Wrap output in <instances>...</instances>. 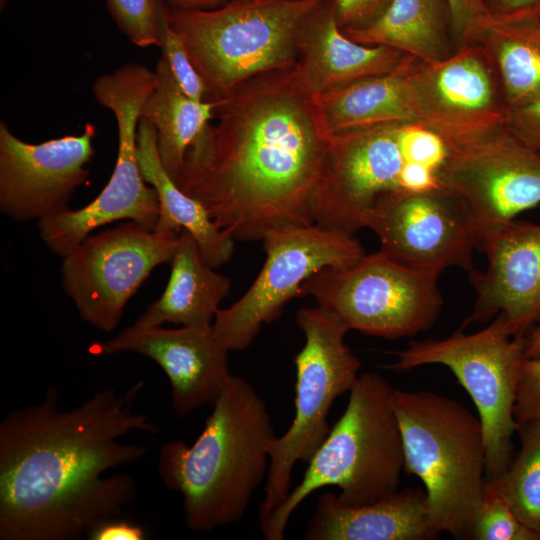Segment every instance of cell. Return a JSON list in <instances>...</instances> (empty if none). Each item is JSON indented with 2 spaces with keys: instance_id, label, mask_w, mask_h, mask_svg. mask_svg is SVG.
Wrapping results in <instances>:
<instances>
[{
  "instance_id": "1",
  "label": "cell",
  "mask_w": 540,
  "mask_h": 540,
  "mask_svg": "<svg viewBox=\"0 0 540 540\" xmlns=\"http://www.w3.org/2000/svg\"><path fill=\"white\" fill-rule=\"evenodd\" d=\"M215 122L190 147L177 184L235 241L314 224L331 135L291 68L215 98Z\"/></svg>"
},
{
  "instance_id": "2",
  "label": "cell",
  "mask_w": 540,
  "mask_h": 540,
  "mask_svg": "<svg viewBox=\"0 0 540 540\" xmlns=\"http://www.w3.org/2000/svg\"><path fill=\"white\" fill-rule=\"evenodd\" d=\"M143 381L125 392H96L70 410L50 388L41 403L11 411L0 424V539L71 540L118 516L133 503L126 474L103 476L140 460L147 447L121 443L132 431L157 434L133 410Z\"/></svg>"
},
{
  "instance_id": "3",
  "label": "cell",
  "mask_w": 540,
  "mask_h": 540,
  "mask_svg": "<svg viewBox=\"0 0 540 540\" xmlns=\"http://www.w3.org/2000/svg\"><path fill=\"white\" fill-rule=\"evenodd\" d=\"M266 404L244 378L233 375L192 445L160 448L164 485L183 496L184 518L195 532L239 522L267 477L275 438Z\"/></svg>"
},
{
  "instance_id": "4",
  "label": "cell",
  "mask_w": 540,
  "mask_h": 540,
  "mask_svg": "<svg viewBox=\"0 0 540 540\" xmlns=\"http://www.w3.org/2000/svg\"><path fill=\"white\" fill-rule=\"evenodd\" d=\"M393 390L378 373L359 375L344 413L308 462L300 483L259 523L265 539L282 540L294 510L322 487L337 486L336 498L347 506L373 503L398 491L404 449Z\"/></svg>"
},
{
  "instance_id": "5",
  "label": "cell",
  "mask_w": 540,
  "mask_h": 540,
  "mask_svg": "<svg viewBox=\"0 0 540 540\" xmlns=\"http://www.w3.org/2000/svg\"><path fill=\"white\" fill-rule=\"evenodd\" d=\"M391 401L402 434L404 472L423 482L435 528L471 539L486 484L479 417L431 391L394 388Z\"/></svg>"
},
{
  "instance_id": "6",
  "label": "cell",
  "mask_w": 540,
  "mask_h": 540,
  "mask_svg": "<svg viewBox=\"0 0 540 540\" xmlns=\"http://www.w3.org/2000/svg\"><path fill=\"white\" fill-rule=\"evenodd\" d=\"M326 0H230L214 9H172L168 21L211 99L260 74L292 68L302 30Z\"/></svg>"
},
{
  "instance_id": "7",
  "label": "cell",
  "mask_w": 540,
  "mask_h": 540,
  "mask_svg": "<svg viewBox=\"0 0 540 540\" xmlns=\"http://www.w3.org/2000/svg\"><path fill=\"white\" fill-rule=\"evenodd\" d=\"M295 319L305 337L294 359L295 416L288 430L271 442L259 523L288 497L296 462L308 463L327 438L331 405L350 391L361 366L344 342L349 328L336 314L317 305L299 309Z\"/></svg>"
},
{
  "instance_id": "8",
  "label": "cell",
  "mask_w": 540,
  "mask_h": 540,
  "mask_svg": "<svg viewBox=\"0 0 540 540\" xmlns=\"http://www.w3.org/2000/svg\"><path fill=\"white\" fill-rule=\"evenodd\" d=\"M155 71L127 63L98 76L92 84L95 100L110 110L117 126L118 150L112 175L99 195L79 209H67L37 223L46 247L64 257L96 229L131 220L154 230L159 217L155 189L143 178L137 156V132L142 106L156 85Z\"/></svg>"
},
{
  "instance_id": "9",
  "label": "cell",
  "mask_w": 540,
  "mask_h": 540,
  "mask_svg": "<svg viewBox=\"0 0 540 540\" xmlns=\"http://www.w3.org/2000/svg\"><path fill=\"white\" fill-rule=\"evenodd\" d=\"M525 336L513 337L502 313L480 331L461 330L445 339L412 341L393 352L395 371L427 365L448 367L473 400L485 439V479L490 481L507 468L513 450L516 392L525 360Z\"/></svg>"
},
{
  "instance_id": "10",
  "label": "cell",
  "mask_w": 540,
  "mask_h": 540,
  "mask_svg": "<svg viewBox=\"0 0 540 540\" xmlns=\"http://www.w3.org/2000/svg\"><path fill=\"white\" fill-rule=\"evenodd\" d=\"M441 273L405 264L379 250L350 267L315 273L303 283L300 296H312L349 330L395 340L435 323L442 306Z\"/></svg>"
},
{
  "instance_id": "11",
  "label": "cell",
  "mask_w": 540,
  "mask_h": 540,
  "mask_svg": "<svg viewBox=\"0 0 540 540\" xmlns=\"http://www.w3.org/2000/svg\"><path fill=\"white\" fill-rule=\"evenodd\" d=\"M262 242L266 259L256 279L230 307L219 309L212 323L229 352L246 349L315 273L350 267L366 254L352 234L316 223L272 230Z\"/></svg>"
},
{
  "instance_id": "12",
  "label": "cell",
  "mask_w": 540,
  "mask_h": 540,
  "mask_svg": "<svg viewBox=\"0 0 540 540\" xmlns=\"http://www.w3.org/2000/svg\"><path fill=\"white\" fill-rule=\"evenodd\" d=\"M178 237L125 220L82 240L62 257L60 267L62 287L80 318L103 332L113 331L153 269L169 264Z\"/></svg>"
},
{
  "instance_id": "13",
  "label": "cell",
  "mask_w": 540,
  "mask_h": 540,
  "mask_svg": "<svg viewBox=\"0 0 540 540\" xmlns=\"http://www.w3.org/2000/svg\"><path fill=\"white\" fill-rule=\"evenodd\" d=\"M439 187L469 208L478 235L540 204V152L505 124L447 142Z\"/></svg>"
},
{
  "instance_id": "14",
  "label": "cell",
  "mask_w": 540,
  "mask_h": 540,
  "mask_svg": "<svg viewBox=\"0 0 540 540\" xmlns=\"http://www.w3.org/2000/svg\"><path fill=\"white\" fill-rule=\"evenodd\" d=\"M402 124L331 136L327 168L312 201L316 224L353 235L367 228L382 199L400 190L401 172L407 163Z\"/></svg>"
},
{
  "instance_id": "15",
  "label": "cell",
  "mask_w": 540,
  "mask_h": 540,
  "mask_svg": "<svg viewBox=\"0 0 540 540\" xmlns=\"http://www.w3.org/2000/svg\"><path fill=\"white\" fill-rule=\"evenodd\" d=\"M413 122L450 142L505 124L508 107L492 59L476 42L446 58L417 60L408 74Z\"/></svg>"
},
{
  "instance_id": "16",
  "label": "cell",
  "mask_w": 540,
  "mask_h": 540,
  "mask_svg": "<svg viewBox=\"0 0 540 540\" xmlns=\"http://www.w3.org/2000/svg\"><path fill=\"white\" fill-rule=\"evenodd\" d=\"M367 228L377 235L381 251L405 264L439 271L473 269V216L458 196L442 187L391 193L376 205Z\"/></svg>"
},
{
  "instance_id": "17",
  "label": "cell",
  "mask_w": 540,
  "mask_h": 540,
  "mask_svg": "<svg viewBox=\"0 0 540 540\" xmlns=\"http://www.w3.org/2000/svg\"><path fill=\"white\" fill-rule=\"evenodd\" d=\"M96 127L32 144L0 122V211L19 222L40 221L69 207L87 180Z\"/></svg>"
},
{
  "instance_id": "18",
  "label": "cell",
  "mask_w": 540,
  "mask_h": 540,
  "mask_svg": "<svg viewBox=\"0 0 540 540\" xmlns=\"http://www.w3.org/2000/svg\"><path fill=\"white\" fill-rule=\"evenodd\" d=\"M476 248L487 258L483 272L470 271L476 301L464 326L502 313L513 337L540 323V224L508 220L482 231Z\"/></svg>"
},
{
  "instance_id": "19",
  "label": "cell",
  "mask_w": 540,
  "mask_h": 540,
  "mask_svg": "<svg viewBox=\"0 0 540 540\" xmlns=\"http://www.w3.org/2000/svg\"><path fill=\"white\" fill-rule=\"evenodd\" d=\"M124 352L141 354L157 363L171 386V405L183 418L203 405H213L229 384L228 350L212 324L137 328L133 325L95 345L102 356Z\"/></svg>"
},
{
  "instance_id": "20",
  "label": "cell",
  "mask_w": 540,
  "mask_h": 540,
  "mask_svg": "<svg viewBox=\"0 0 540 540\" xmlns=\"http://www.w3.org/2000/svg\"><path fill=\"white\" fill-rule=\"evenodd\" d=\"M406 54L357 43L341 30L333 0H326L307 20L291 68L300 86L315 96L393 71Z\"/></svg>"
},
{
  "instance_id": "21",
  "label": "cell",
  "mask_w": 540,
  "mask_h": 540,
  "mask_svg": "<svg viewBox=\"0 0 540 540\" xmlns=\"http://www.w3.org/2000/svg\"><path fill=\"white\" fill-rule=\"evenodd\" d=\"M428 505L427 493L407 487L360 506L321 495L308 521L306 540H430L440 537Z\"/></svg>"
},
{
  "instance_id": "22",
  "label": "cell",
  "mask_w": 540,
  "mask_h": 540,
  "mask_svg": "<svg viewBox=\"0 0 540 540\" xmlns=\"http://www.w3.org/2000/svg\"><path fill=\"white\" fill-rule=\"evenodd\" d=\"M170 275L162 295L133 324L137 328L173 323L180 326L212 324L231 280L209 266L195 239L181 231L169 262Z\"/></svg>"
},
{
  "instance_id": "23",
  "label": "cell",
  "mask_w": 540,
  "mask_h": 540,
  "mask_svg": "<svg viewBox=\"0 0 540 540\" xmlns=\"http://www.w3.org/2000/svg\"><path fill=\"white\" fill-rule=\"evenodd\" d=\"M137 156L144 180L158 196L159 217L154 230L187 231L196 241L204 261L214 269L230 261L235 240L221 230L204 205L184 192L164 169L158 154L154 127L140 119Z\"/></svg>"
},
{
  "instance_id": "24",
  "label": "cell",
  "mask_w": 540,
  "mask_h": 540,
  "mask_svg": "<svg viewBox=\"0 0 540 540\" xmlns=\"http://www.w3.org/2000/svg\"><path fill=\"white\" fill-rule=\"evenodd\" d=\"M464 42H476L489 54L508 109L540 96V10L491 12L472 28Z\"/></svg>"
},
{
  "instance_id": "25",
  "label": "cell",
  "mask_w": 540,
  "mask_h": 540,
  "mask_svg": "<svg viewBox=\"0 0 540 540\" xmlns=\"http://www.w3.org/2000/svg\"><path fill=\"white\" fill-rule=\"evenodd\" d=\"M417 61L405 55L391 72L313 96L327 132L413 122L408 74Z\"/></svg>"
},
{
  "instance_id": "26",
  "label": "cell",
  "mask_w": 540,
  "mask_h": 540,
  "mask_svg": "<svg viewBox=\"0 0 540 540\" xmlns=\"http://www.w3.org/2000/svg\"><path fill=\"white\" fill-rule=\"evenodd\" d=\"M448 22L445 0H390L368 25L341 30L357 43L387 46L429 63L450 55Z\"/></svg>"
},
{
  "instance_id": "27",
  "label": "cell",
  "mask_w": 540,
  "mask_h": 540,
  "mask_svg": "<svg viewBox=\"0 0 540 540\" xmlns=\"http://www.w3.org/2000/svg\"><path fill=\"white\" fill-rule=\"evenodd\" d=\"M154 71L156 85L142 106L140 119L154 127L160 161L177 182L190 147L215 118L217 100L188 97L162 57Z\"/></svg>"
},
{
  "instance_id": "28",
  "label": "cell",
  "mask_w": 540,
  "mask_h": 540,
  "mask_svg": "<svg viewBox=\"0 0 540 540\" xmlns=\"http://www.w3.org/2000/svg\"><path fill=\"white\" fill-rule=\"evenodd\" d=\"M520 449L505 471L486 481L499 492L513 512L540 536V420L517 424Z\"/></svg>"
},
{
  "instance_id": "29",
  "label": "cell",
  "mask_w": 540,
  "mask_h": 540,
  "mask_svg": "<svg viewBox=\"0 0 540 540\" xmlns=\"http://www.w3.org/2000/svg\"><path fill=\"white\" fill-rule=\"evenodd\" d=\"M108 11L119 30L141 48L159 46L162 0H105Z\"/></svg>"
},
{
  "instance_id": "30",
  "label": "cell",
  "mask_w": 540,
  "mask_h": 540,
  "mask_svg": "<svg viewBox=\"0 0 540 540\" xmlns=\"http://www.w3.org/2000/svg\"><path fill=\"white\" fill-rule=\"evenodd\" d=\"M474 540H540L519 520L504 497L485 484V494L472 532Z\"/></svg>"
},
{
  "instance_id": "31",
  "label": "cell",
  "mask_w": 540,
  "mask_h": 540,
  "mask_svg": "<svg viewBox=\"0 0 540 540\" xmlns=\"http://www.w3.org/2000/svg\"><path fill=\"white\" fill-rule=\"evenodd\" d=\"M158 47L178 87L194 100H211L207 84L196 70L182 41L169 24L166 4L162 13Z\"/></svg>"
},
{
  "instance_id": "32",
  "label": "cell",
  "mask_w": 540,
  "mask_h": 540,
  "mask_svg": "<svg viewBox=\"0 0 540 540\" xmlns=\"http://www.w3.org/2000/svg\"><path fill=\"white\" fill-rule=\"evenodd\" d=\"M401 140L407 162L428 166L437 173L447 155V144L440 135L421 124L407 122L402 124Z\"/></svg>"
},
{
  "instance_id": "33",
  "label": "cell",
  "mask_w": 540,
  "mask_h": 540,
  "mask_svg": "<svg viewBox=\"0 0 540 540\" xmlns=\"http://www.w3.org/2000/svg\"><path fill=\"white\" fill-rule=\"evenodd\" d=\"M516 424L540 420V358L522 363L514 407Z\"/></svg>"
},
{
  "instance_id": "34",
  "label": "cell",
  "mask_w": 540,
  "mask_h": 540,
  "mask_svg": "<svg viewBox=\"0 0 540 540\" xmlns=\"http://www.w3.org/2000/svg\"><path fill=\"white\" fill-rule=\"evenodd\" d=\"M505 125L522 142L540 152V96L508 109Z\"/></svg>"
},
{
  "instance_id": "35",
  "label": "cell",
  "mask_w": 540,
  "mask_h": 540,
  "mask_svg": "<svg viewBox=\"0 0 540 540\" xmlns=\"http://www.w3.org/2000/svg\"><path fill=\"white\" fill-rule=\"evenodd\" d=\"M340 28H361L371 23L390 0H333Z\"/></svg>"
},
{
  "instance_id": "36",
  "label": "cell",
  "mask_w": 540,
  "mask_h": 540,
  "mask_svg": "<svg viewBox=\"0 0 540 540\" xmlns=\"http://www.w3.org/2000/svg\"><path fill=\"white\" fill-rule=\"evenodd\" d=\"M451 28L459 45L464 42L472 28L491 14L484 0H445Z\"/></svg>"
},
{
  "instance_id": "37",
  "label": "cell",
  "mask_w": 540,
  "mask_h": 540,
  "mask_svg": "<svg viewBox=\"0 0 540 540\" xmlns=\"http://www.w3.org/2000/svg\"><path fill=\"white\" fill-rule=\"evenodd\" d=\"M91 540H143L146 538L144 529L126 520L109 519L88 533Z\"/></svg>"
},
{
  "instance_id": "38",
  "label": "cell",
  "mask_w": 540,
  "mask_h": 540,
  "mask_svg": "<svg viewBox=\"0 0 540 540\" xmlns=\"http://www.w3.org/2000/svg\"><path fill=\"white\" fill-rule=\"evenodd\" d=\"M495 14H517L540 10V0H491Z\"/></svg>"
},
{
  "instance_id": "39",
  "label": "cell",
  "mask_w": 540,
  "mask_h": 540,
  "mask_svg": "<svg viewBox=\"0 0 540 540\" xmlns=\"http://www.w3.org/2000/svg\"><path fill=\"white\" fill-rule=\"evenodd\" d=\"M172 9H214L230 0H162Z\"/></svg>"
},
{
  "instance_id": "40",
  "label": "cell",
  "mask_w": 540,
  "mask_h": 540,
  "mask_svg": "<svg viewBox=\"0 0 540 540\" xmlns=\"http://www.w3.org/2000/svg\"><path fill=\"white\" fill-rule=\"evenodd\" d=\"M525 359L540 358V325L535 326L525 335Z\"/></svg>"
}]
</instances>
